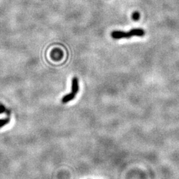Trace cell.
I'll list each match as a JSON object with an SVG mask.
<instances>
[{"label":"cell","instance_id":"cell-5","mask_svg":"<svg viewBox=\"0 0 179 179\" xmlns=\"http://www.w3.org/2000/svg\"><path fill=\"white\" fill-rule=\"evenodd\" d=\"M139 13L138 12H134L132 15V19L134 21H138L139 19Z\"/></svg>","mask_w":179,"mask_h":179},{"label":"cell","instance_id":"cell-3","mask_svg":"<svg viewBox=\"0 0 179 179\" xmlns=\"http://www.w3.org/2000/svg\"><path fill=\"white\" fill-rule=\"evenodd\" d=\"M5 113L7 116H10L11 115V111L8 108H7L5 105L0 103V114Z\"/></svg>","mask_w":179,"mask_h":179},{"label":"cell","instance_id":"cell-1","mask_svg":"<svg viewBox=\"0 0 179 179\" xmlns=\"http://www.w3.org/2000/svg\"><path fill=\"white\" fill-rule=\"evenodd\" d=\"M145 35V31L141 28H136L131 29L129 32H124L121 31H114L112 32L111 36L114 39H130L133 36H143Z\"/></svg>","mask_w":179,"mask_h":179},{"label":"cell","instance_id":"cell-2","mask_svg":"<svg viewBox=\"0 0 179 179\" xmlns=\"http://www.w3.org/2000/svg\"><path fill=\"white\" fill-rule=\"evenodd\" d=\"M79 91V80L76 77H74L72 80V87H71V92L70 94H68L63 96L61 102L62 104H66L68 102H70V101L73 100L75 97L76 94H78Z\"/></svg>","mask_w":179,"mask_h":179},{"label":"cell","instance_id":"cell-4","mask_svg":"<svg viewBox=\"0 0 179 179\" xmlns=\"http://www.w3.org/2000/svg\"><path fill=\"white\" fill-rule=\"evenodd\" d=\"M10 122V119L9 117L0 119V128H2L4 126L7 125Z\"/></svg>","mask_w":179,"mask_h":179}]
</instances>
